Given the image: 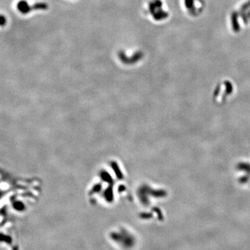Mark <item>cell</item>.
I'll list each match as a JSON object with an SVG mask.
<instances>
[{"label": "cell", "mask_w": 250, "mask_h": 250, "mask_svg": "<svg viewBox=\"0 0 250 250\" xmlns=\"http://www.w3.org/2000/svg\"><path fill=\"white\" fill-rule=\"evenodd\" d=\"M12 238L8 235H5L3 233H0V243H5L8 245L12 244Z\"/></svg>", "instance_id": "1"}]
</instances>
